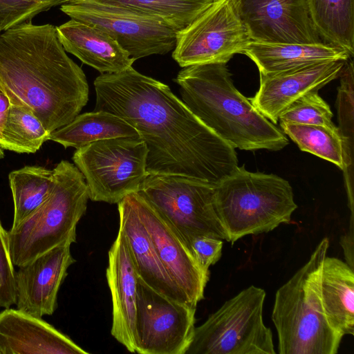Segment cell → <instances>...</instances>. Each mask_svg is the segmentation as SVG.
I'll return each instance as SVG.
<instances>
[{
  "mask_svg": "<svg viewBox=\"0 0 354 354\" xmlns=\"http://www.w3.org/2000/svg\"><path fill=\"white\" fill-rule=\"evenodd\" d=\"M156 15L178 32L194 21L213 0H95Z\"/></svg>",
  "mask_w": 354,
  "mask_h": 354,
  "instance_id": "28",
  "label": "cell"
},
{
  "mask_svg": "<svg viewBox=\"0 0 354 354\" xmlns=\"http://www.w3.org/2000/svg\"><path fill=\"white\" fill-rule=\"evenodd\" d=\"M147 153L140 136L119 137L79 148L72 159L86 180L91 201L118 204L137 192L148 175Z\"/></svg>",
  "mask_w": 354,
  "mask_h": 354,
  "instance_id": "8",
  "label": "cell"
},
{
  "mask_svg": "<svg viewBox=\"0 0 354 354\" xmlns=\"http://www.w3.org/2000/svg\"><path fill=\"white\" fill-rule=\"evenodd\" d=\"M129 195L168 274L197 306L204 298L209 270L198 263L182 237L143 197L138 192Z\"/></svg>",
  "mask_w": 354,
  "mask_h": 354,
  "instance_id": "13",
  "label": "cell"
},
{
  "mask_svg": "<svg viewBox=\"0 0 354 354\" xmlns=\"http://www.w3.org/2000/svg\"><path fill=\"white\" fill-rule=\"evenodd\" d=\"M196 310L158 293L138 278L136 353L185 354L193 337Z\"/></svg>",
  "mask_w": 354,
  "mask_h": 354,
  "instance_id": "12",
  "label": "cell"
},
{
  "mask_svg": "<svg viewBox=\"0 0 354 354\" xmlns=\"http://www.w3.org/2000/svg\"><path fill=\"white\" fill-rule=\"evenodd\" d=\"M68 239L32 261L18 267L15 273V305L31 315H52L57 307V294L75 262Z\"/></svg>",
  "mask_w": 354,
  "mask_h": 354,
  "instance_id": "15",
  "label": "cell"
},
{
  "mask_svg": "<svg viewBox=\"0 0 354 354\" xmlns=\"http://www.w3.org/2000/svg\"><path fill=\"white\" fill-rule=\"evenodd\" d=\"M319 297L329 324L343 337L354 334V270L327 255L319 281Z\"/></svg>",
  "mask_w": 354,
  "mask_h": 354,
  "instance_id": "22",
  "label": "cell"
},
{
  "mask_svg": "<svg viewBox=\"0 0 354 354\" xmlns=\"http://www.w3.org/2000/svg\"><path fill=\"white\" fill-rule=\"evenodd\" d=\"M251 40L323 42L311 19L308 0H235Z\"/></svg>",
  "mask_w": 354,
  "mask_h": 354,
  "instance_id": "14",
  "label": "cell"
},
{
  "mask_svg": "<svg viewBox=\"0 0 354 354\" xmlns=\"http://www.w3.org/2000/svg\"><path fill=\"white\" fill-rule=\"evenodd\" d=\"M53 176V170L41 166H25L9 174L14 203L11 227L17 226L48 198Z\"/></svg>",
  "mask_w": 354,
  "mask_h": 354,
  "instance_id": "25",
  "label": "cell"
},
{
  "mask_svg": "<svg viewBox=\"0 0 354 354\" xmlns=\"http://www.w3.org/2000/svg\"><path fill=\"white\" fill-rule=\"evenodd\" d=\"M311 19L323 42L354 53V0H308Z\"/></svg>",
  "mask_w": 354,
  "mask_h": 354,
  "instance_id": "24",
  "label": "cell"
},
{
  "mask_svg": "<svg viewBox=\"0 0 354 354\" xmlns=\"http://www.w3.org/2000/svg\"><path fill=\"white\" fill-rule=\"evenodd\" d=\"M106 277L112 300V336L136 353V318L138 276L123 232L119 228L109 251Z\"/></svg>",
  "mask_w": 354,
  "mask_h": 354,
  "instance_id": "17",
  "label": "cell"
},
{
  "mask_svg": "<svg viewBox=\"0 0 354 354\" xmlns=\"http://www.w3.org/2000/svg\"><path fill=\"white\" fill-rule=\"evenodd\" d=\"M41 317L15 308L0 312V354H88Z\"/></svg>",
  "mask_w": 354,
  "mask_h": 354,
  "instance_id": "18",
  "label": "cell"
},
{
  "mask_svg": "<svg viewBox=\"0 0 354 354\" xmlns=\"http://www.w3.org/2000/svg\"><path fill=\"white\" fill-rule=\"evenodd\" d=\"M266 295L250 286L226 301L195 327L185 354H275L272 331L263 319Z\"/></svg>",
  "mask_w": 354,
  "mask_h": 354,
  "instance_id": "7",
  "label": "cell"
},
{
  "mask_svg": "<svg viewBox=\"0 0 354 354\" xmlns=\"http://www.w3.org/2000/svg\"><path fill=\"white\" fill-rule=\"evenodd\" d=\"M329 247L328 238L309 260L276 292L272 319L280 354H336L343 336L328 322L322 306L319 281Z\"/></svg>",
  "mask_w": 354,
  "mask_h": 354,
  "instance_id": "4",
  "label": "cell"
},
{
  "mask_svg": "<svg viewBox=\"0 0 354 354\" xmlns=\"http://www.w3.org/2000/svg\"><path fill=\"white\" fill-rule=\"evenodd\" d=\"M182 101L234 148L279 151L287 137L234 86L226 63L183 67L174 80Z\"/></svg>",
  "mask_w": 354,
  "mask_h": 354,
  "instance_id": "3",
  "label": "cell"
},
{
  "mask_svg": "<svg viewBox=\"0 0 354 354\" xmlns=\"http://www.w3.org/2000/svg\"><path fill=\"white\" fill-rule=\"evenodd\" d=\"M60 9L71 19L107 32L135 61L166 54L176 45L178 31L148 12L95 0H70Z\"/></svg>",
  "mask_w": 354,
  "mask_h": 354,
  "instance_id": "10",
  "label": "cell"
},
{
  "mask_svg": "<svg viewBox=\"0 0 354 354\" xmlns=\"http://www.w3.org/2000/svg\"><path fill=\"white\" fill-rule=\"evenodd\" d=\"M214 203L227 241L232 244L288 223L297 208L288 180L272 174L249 171L244 166L214 187Z\"/></svg>",
  "mask_w": 354,
  "mask_h": 354,
  "instance_id": "6",
  "label": "cell"
},
{
  "mask_svg": "<svg viewBox=\"0 0 354 354\" xmlns=\"http://www.w3.org/2000/svg\"><path fill=\"white\" fill-rule=\"evenodd\" d=\"M0 88L50 133L71 122L88 100L84 71L48 24L25 22L0 34Z\"/></svg>",
  "mask_w": 354,
  "mask_h": 354,
  "instance_id": "2",
  "label": "cell"
},
{
  "mask_svg": "<svg viewBox=\"0 0 354 354\" xmlns=\"http://www.w3.org/2000/svg\"><path fill=\"white\" fill-rule=\"evenodd\" d=\"M118 209L119 228L125 236L138 278L167 298L196 308L166 271L129 194L118 203Z\"/></svg>",
  "mask_w": 354,
  "mask_h": 354,
  "instance_id": "19",
  "label": "cell"
},
{
  "mask_svg": "<svg viewBox=\"0 0 354 354\" xmlns=\"http://www.w3.org/2000/svg\"><path fill=\"white\" fill-rule=\"evenodd\" d=\"M49 135L31 110L11 104L0 147L19 153H33L48 140Z\"/></svg>",
  "mask_w": 354,
  "mask_h": 354,
  "instance_id": "27",
  "label": "cell"
},
{
  "mask_svg": "<svg viewBox=\"0 0 354 354\" xmlns=\"http://www.w3.org/2000/svg\"><path fill=\"white\" fill-rule=\"evenodd\" d=\"M223 245L222 239L201 236L192 239L188 246L198 263L204 269L209 270L221 257Z\"/></svg>",
  "mask_w": 354,
  "mask_h": 354,
  "instance_id": "32",
  "label": "cell"
},
{
  "mask_svg": "<svg viewBox=\"0 0 354 354\" xmlns=\"http://www.w3.org/2000/svg\"><path fill=\"white\" fill-rule=\"evenodd\" d=\"M214 187L183 176L148 174L137 192L188 246L192 239L201 236L227 240L216 211Z\"/></svg>",
  "mask_w": 354,
  "mask_h": 354,
  "instance_id": "9",
  "label": "cell"
},
{
  "mask_svg": "<svg viewBox=\"0 0 354 354\" xmlns=\"http://www.w3.org/2000/svg\"><path fill=\"white\" fill-rule=\"evenodd\" d=\"M333 113L329 105L319 96L317 91L300 97L279 115L282 123L322 125L337 128L333 122Z\"/></svg>",
  "mask_w": 354,
  "mask_h": 354,
  "instance_id": "29",
  "label": "cell"
},
{
  "mask_svg": "<svg viewBox=\"0 0 354 354\" xmlns=\"http://www.w3.org/2000/svg\"><path fill=\"white\" fill-rule=\"evenodd\" d=\"M53 174L48 198L7 231L14 266H24L68 239L76 241V226L89 199L88 185L79 169L68 160L60 161Z\"/></svg>",
  "mask_w": 354,
  "mask_h": 354,
  "instance_id": "5",
  "label": "cell"
},
{
  "mask_svg": "<svg viewBox=\"0 0 354 354\" xmlns=\"http://www.w3.org/2000/svg\"><path fill=\"white\" fill-rule=\"evenodd\" d=\"M11 102L6 94L0 88V146L3 141V133L10 109Z\"/></svg>",
  "mask_w": 354,
  "mask_h": 354,
  "instance_id": "33",
  "label": "cell"
},
{
  "mask_svg": "<svg viewBox=\"0 0 354 354\" xmlns=\"http://www.w3.org/2000/svg\"><path fill=\"white\" fill-rule=\"evenodd\" d=\"M346 62H325L279 73L259 74V88L250 100L276 124L281 113L296 100L338 77Z\"/></svg>",
  "mask_w": 354,
  "mask_h": 354,
  "instance_id": "16",
  "label": "cell"
},
{
  "mask_svg": "<svg viewBox=\"0 0 354 354\" xmlns=\"http://www.w3.org/2000/svg\"><path fill=\"white\" fill-rule=\"evenodd\" d=\"M235 0L213 1L178 31L172 57L181 67L227 63L250 41Z\"/></svg>",
  "mask_w": 354,
  "mask_h": 354,
  "instance_id": "11",
  "label": "cell"
},
{
  "mask_svg": "<svg viewBox=\"0 0 354 354\" xmlns=\"http://www.w3.org/2000/svg\"><path fill=\"white\" fill-rule=\"evenodd\" d=\"M257 65L259 74H274L330 61H348V52L335 46L318 44L272 43L250 40L243 53Z\"/></svg>",
  "mask_w": 354,
  "mask_h": 354,
  "instance_id": "21",
  "label": "cell"
},
{
  "mask_svg": "<svg viewBox=\"0 0 354 354\" xmlns=\"http://www.w3.org/2000/svg\"><path fill=\"white\" fill-rule=\"evenodd\" d=\"M4 157V153L3 149L0 147V159L3 158Z\"/></svg>",
  "mask_w": 354,
  "mask_h": 354,
  "instance_id": "34",
  "label": "cell"
},
{
  "mask_svg": "<svg viewBox=\"0 0 354 354\" xmlns=\"http://www.w3.org/2000/svg\"><path fill=\"white\" fill-rule=\"evenodd\" d=\"M56 30L66 52L101 74L122 71L135 62L115 39L93 25L71 19Z\"/></svg>",
  "mask_w": 354,
  "mask_h": 354,
  "instance_id": "20",
  "label": "cell"
},
{
  "mask_svg": "<svg viewBox=\"0 0 354 354\" xmlns=\"http://www.w3.org/2000/svg\"><path fill=\"white\" fill-rule=\"evenodd\" d=\"M281 131L301 151L326 160L345 171L351 164L339 129L322 125L279 122Z\"/></svg>",
  "mask_w": 354,
  "mask_h": 354,
  "instance_id": "26",
  "label": "cell"
},
{
  "mask_svg": "<svg viewBox=\"0 0 354 354\" xmlns=\"http://www.w3.org/2000/svg\"><path fill=\"white\" fill-rule=\"evenodd\" d=\"M140 136L121 117L104 111L78 114L68 124L52 131L48 140L76 149L91 142L114 138Z\"/></svg>",
  "mask_w": 354,
  "mask_h": 354,
  "instance_id": "23",
  "label": "cell"
},
{
  "mask_svg": "<svg viewBox=\"0 0 354 354\" xmlns=\"http://www.w3.org/2000/svg\"><path fill=\"white\" fill-rule=\"evenodd\" d=\"M94 111L131 124L148 149V174L183 176L216 186L239 167L234 148L201 121L165 84L132 66L94 81Z\"/></svg>",
  "mask_w": 354,
  "mask_h": 354,
  "instance_id": "1",
  "label": "cell"
},
{
  "mask_svg": "<svg viewBox=\"0 0 354 354\" xmlns=\"http://www.w3.org/2000/svg\"><path fill=\"white\" fill-rule=\"evenodd\" d=\"M15 270L12 262L7 231L0 220V307L10 308L15 304Z\"/></svg>",
  "mask_w": 354,
  "mask_h": 354,
  "instance_id": "31",
  "label": "cell"
},
{
  "mask_svg": "<svg viewBox=\"0 0 354 354\" xmlns=\"http://www.w3.org/2000/svg\"><path fill=\"white\" fill-rule=\"evenodd\" d=\"M70 0H0V34Z\"/></svg>",
  "mask_w": 354,
  "mask_h": 354,
  "instance_id": "30",
  "label": "cell"
}]
</instances>
